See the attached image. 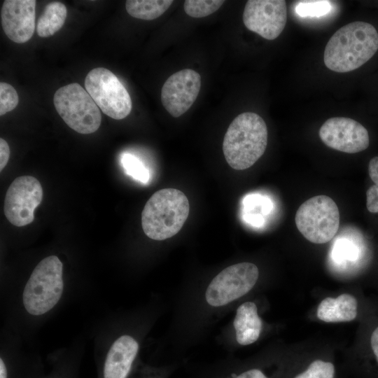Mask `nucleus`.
I'll list each match as a JSON object with an SVG mask.
<instances>
[{"label":"nucleus","mask_w":378,"mask_h":378,"mask_svg":"<svg viewBox=\"0 0 378 378\" xmlns=\"http://www.w3.org/2000/svg\"><path fill=\"white\" fill-rule=\"evenodd\" d=\"M286 19L284 0H248L243 13L245 27L267 40H274L281 34Z\"/></svg>","instance_id":"10"},{"label":"nucleus","mask_w":378,"mask_h":378,"mask_svg":"<svg viewBox=\"0 0 378 378\" xmlns=\"http://www.w3.org/2000/svg\"><path fill=\"white\" fill-rule=\"evenodd\" d=\"M224 2L222 0H186L183 8L189 16L200 18L215 13Z\"/></svg>","instance_id":"21"},{"label":"nucleus","mask_w":378,"mask_h":378,"mask_svg":"<svg viewBox=\"0 0 378 378\" xmlns=\"http://www.w3.org/2000/svg\"><path fill=\"white\" fill-rule=\"evenodd\" d=\"M332 253L334 259L337 262H340L346 260H352L356 258L358 252L354 245L349 241L342 240L339 241L336 245L335 244Z\"/></svg>","instance_id":"25"},{"label":"nucleus","mask_w":378,"mask_h":378,"mask_svg":"<svg viewBox=\"0 0 378 378\" xmlns=\"http://www.w3.org/2000/svg\"><path fill=\"white\" fill-rule=\"evenodd\" d=\"M234 327L237 341L241 345L251 344L258 339L262 330V321L254 302H246L237 308Z\"/></svg>","instance_id":"15"},{"label":"nucleus","mask_w":378,"mask_h":378,"mask_svg":"<svg viewBox=\"0 0 378 378\" xmlns=\"http://www.w3.org/2000/svg\"><path fill=\"white\" fill-rule=\"evenodd\" d=\"M201 87V76L195 70L185 69L171 75L161 90V102L173 117L184 114L196 100Z\"/></svg>","instance_id":"12"},{"label":"nucleus","mask_w":378,"mask_h":378,"mask_svg":"<svg viewBox=\"0 0 378 378\" xmlns=\"http://www.w3.org/2000/svg\"><path fill=\"white\" fill-rule=\"evenodd\" d=\"M10 156V148L8 143L3 138L0 139V170L6 166Z\"/></svg>","instance_id":"27"},{"label":"nucleus","mask_w":378,"mask_h":378,"mask_svg":"<svg viewBox=\"0 0 378 378\" xmlns=\"http://www.w3.org/2000/svg\"><path fill=\"white\" fill-rule=\"evenodd\" d=\"M335 367L332 363L321 360L313 361L307 369L295 378H333Z\"/></svg>","instance_id":"23"},{"label":"nucleus","mask_w":378,"mask_h":378,"mask_svg":"<svg viewBox=\"0 0 378 378\" xmlns=\"http://www.w3.org/2000/svg\"><path fill=\"white\" fill-rule=\"evenodd\" d=\"M339 209L330 197L316 195L298 209L295 220L303 237L312 243L321 244L331 240L340 226Z\"/></svg>","instance_id":"6"},{"label":"nucleus","mask_w":378,"mask_h":378,"mask_svg":"<svg viewBox=\"0 0 378 378\" xmlns=\"http://www.w3.org/2000/svg\"><path fill=\"white\" fill-rule=\"evenodd\" d=\"M186 195L175 188L155 192L146 203L141 213V225L150 239L161 241L176 234L189 214Z\"/></svg>","instance_id":"3"},{"label":"nucleus","mask_w":378,"mask_h":378,"mask_svg":"<svg viewBox=\"0 0 378 378\" xmlns=\"http://www.w3.org/2000/svg\"><path fill=\"white\" fill-rule=\"evenodd\" d=\"M139 344L131 336L122 335L111 346L104 368V378H126L137 354Z\"/></svg>","instance_id":"14"},{"label":"nucleus","mask_w":378,"mask_h":378,"mask_svg":"<svg viewBox=\"0 0 378 378\" xmlns=\"http://www.w3.org/2000/svg\"><path fill=\"white\" fill-rule=\"evenodd\" d=\"M35 0H6L1 10L3 30L12 41H28L35 30Z\"/></svg>","instance_id":"13"},{"label":"nucleus","mask_w":378,"mask_h":378,"mask_svg":"<svg viewBox=\"0 0 378 378\" xmlns=\"http://www.w3.org/2000/svg\"><path fill=\"white\" fill-rule=\"evenodd\" d=\"M43 199V188L31 176L16 178L8 187L4 199V212L15 226L23 227L34 219V212Z\"/></svg>","instance_id":"9"},{"label":"nucleus","mask_w":378,"mask_h":378,"mask_svg":"<svg viewBox=\"0 0 378 378\" xmlns=\"http://www.w3.org/2000/svg\"><path fill=\"white\" fill-rule=\"evenodd\" d=\"M236 378H267L260 370L253 369L246 371Z\"/></svg>","instance_id":"29"},{"label":"nucleus","mask_w":378,"mask_h":378,"mask_svg":"<svg viewBox=\"0 0 378 378\" xmlns=\"http://www.w3.org/2000/svg\"><path fill=\"white\" fill-rule=\"evenodd\" d=\"M368 173L371 180L378 185V156L372 158L368 164Z\"/></svg>","instance_id":"28"},{"label":"nucleus","mask_w":378,"mask_h":378,"mask_svg":"<svg viewBox=\"0 0 378 378\" xmlns=\"http://www.w3.org/2000/svg\"><path fill=\"white\" fill-rule=\"evenodd\" d=\"M378 50V32L363 21L347 24L331 36L323 55L328 69L338 73L355 70L371 59Z\"/></svg>","instance_id":"1"},{"label":"nucleus","mask_w":378,"mask_h":378,"mask_svg":"<svg viewBox=\"0 0 378 378\" xmlns=\"http://www.w3.org/2000/svg\"><path fill=\"white\" fill-rule=\"evenodd\" d=\"M0 378H7V370L2 358L0 359Z\"/></svg>","instance_id":"31"},{"label":"nucleus","mask_w":378,"mask_h":378,"mask_svg":"<svg viewBox=\"0 0 378 378\" xmlns=\"http://www.w3.org/2000/svg\"><path fill=\"white\" fill-rule=\"evenodd\" d=\"M371 347L378 362V327L375 328L370 338Z\"/></svg>","instance_id":"30"},{"label":"nucleus","mask_w":378,"mask_h":378,"mask_svg":"<svg viewBox=\"0 0 378 378\" xmlns=\"http://www.w3.org/2000/svg\"><path fill=\"white\" fill-rule=\"evenodd\" d=\"M243 214L262 215L269 214L272 209V200L266 195L251 193L246 195L242 201Z\"/></svg>","instance_id":"20"},{"label":"nucleus","mask_w":378,"mask_h":378,"mask_svg":"<svg viewBox=\"0 0 378 378\" xmlns=\"http://www.w3.org/2000/svg\"><path fill=\"white\" fill-rule=\"evenodd\" d=\"M258 276V268L253 263L229 266L212 279L205 293L206 300L213 307L225 305L248 293Z\"/></svg>","instance_id":"8"},{"label":"nucleus","mask_w":378,"mask_h":378,"mask_svg":"<svg viewBox=\"0 0 378 378\" xmlns=\"http://www.w3.org/2000/svg\"><path fill=\"white\" fill-rule=\"evenodd\" d=\"M267 128L258 114L245 112L229 125L223 141V152L234 169L244 170L253 166L264 154L267 145Z\"/></svg>","instance_id":"2"},{"label":"nucleus","mask_w":378,"mask_h":378,"mask_svg":"<svg viewBox=\"0 0 378 378\" xmlns=\"http://www.w3.org/2000/svg\"><path fill=\"white\" fill-rule=\"evenodd\" d=\"M318 134L328 147L346 153L361 152L370 144L366 128L358 121L345 117L328 119L321 127Z\"/></svg>","instance_id":"11"},{"label":"nucleus","mask_w":378,"mask_h":378,"mask_svg":"<svg viewBox=\"0 0 378 378\" xmlns=\"http://www.w3.org/2000/svg\"><path fill=\"white\" fill-rule=\"evenodd\" d=\"M19 97L15 88L10 84L0 83V115L13 110L18 104Z\"/></svg>","instance_id":"24"},{"label":"nucleus","mask_w":378,"mask_h":378,"mask_svg":"<svg viewBox=\"0 0 378 378\" xmlns=\"http://www.w3.org/2000/svg\"><path fill=\"white\" fill-rule=\"evenodd\" d=\"M366 206L369 212L378 213V185L374 184L367 190Z\"/></svg>","instance_id":"26"},{"label":"nucleus","mask_w":378,"mask_h":378,"mask_svg":"<svg viewBox=\"0 0 378 378\" xmlns=\"http://www.w3.org/2000/svg\"><path fill=\"white\" fill-rule=\"evenodd\" d=\"M53 103L59 116L74 131L88 134L99 129L102 122L99 107L78 83L59 88L54 94Z\"/></svg>","instance_id":"5"},{"label":"nucleus","mask_w":378,"mask_h":378,"mask_svg":"<svg viewBox=\"0 0 378 378\" xmlns=\"http://www.w3.org/2000/svg\"><path fill=\"white\" fill-rule=\"evenodd\" d=\"M357 316V301L349 294H342L336 298L328 297L317 308V317L325 322H346Z\"/></svg>","instance_id":"16"},{"label":"nucleus","mask_w":378,"mask_h":378,"mask_svg":"<svg viewBox=\"0 0 378 378\" xmlns=\"http://www.w3.org/2000/svg\"><path fill=\"white\" fill-rule=\"evenodd\" d=\"M120 164L127 175L143 184L149 182L150 174L144 163L136 156L129 153L120 156Z\"/></svg>","instance_id":"19"},{"label":"nucleus","mask_w":378,"mask_h":378,"mask_svg":"<svg viewBox=\"0 0 378 378\" xmlns=\"http://www.w3.org/2000/svg\"><path fill=\"white\" fill-rule=\"evenodd\" d=\"M332 6L326 0L301 1L295 6V12L300 17H321L329 13Z\"/></svg>","instance_id":"22"},{"label":"nucleus","mask_w":378,"mask_h":378,"mask_svg":"<svg viewBox=\"0 0 378 378\" xmlns=\"http://www.w3.org/2000/svg\"><path fill=\"white\" fill-rule=\"evenodd\" d=\"M66 14L67 10L64 4L58 1L48 4L37 22L38 35L42 38L54 35L64 25Z\"/></svg>","instance_id":"17"},{"label":"nucleus","mask_w":378,"mask_h":378,"mask_svg":"<svg viewBox=\"0 0 378 378\" xmlns=\"http://www.w3.org/2000/svg\"><path fill=\"white\" fill-rule=\"evenodd\" d=\"M85 87L98 107L110 118L121 120L131 112L130 95L110 70L103 67L92 69L85 77Z\"/></svg>","instance_id":"7"},{"label":"nucleus","mask_w":378,"mask_h":378,"mask_svg":"<svg viewBox=\"0 0 378 378\" xmlns=\"http://www.w3.org/2000/svg\"><path fill=\"white\" fill-rule=\"evenodd\" d=\"M172 3V0H128L125 8L133 18L152 20L162 15Z\"/></svg>","instance_id":"18"},{"label":"nucleus","mask_w":378,"mask_h":378,"mask_svg":"<svg viewBox=\"0 0 378 378\" xmlns=\"http://www.w3.org/2000/svg\"><path fill=\"white\" fill-rule=\"evenodd\" d=\"M62 270V262L56 255L45 258L36 266L22 295L24 306L30 314H43L57 303L63 292Z\"/></svg>","instance_id":"4"}]
</instances>
